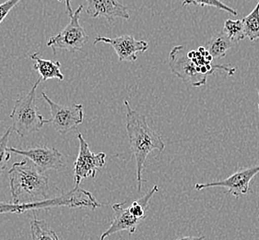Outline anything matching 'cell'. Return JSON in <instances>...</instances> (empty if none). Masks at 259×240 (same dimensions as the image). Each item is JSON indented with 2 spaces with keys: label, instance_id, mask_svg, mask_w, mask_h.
I'll return each mask as SVG.
<instances>
[{
  "label": "cell",
  "instance_id": "cell-21",
  "mask_svg": "<svg viewBox=\"0 0 259 240\" xmlns=\"http://www.w3.org/2000/svg\"><path fill=\"white\" fill-rule=\"evenodd\" d=\"M21 1V0H7L4 3L0 4V24L5 20L10 11Z\"/></svg>",
  "mask_w": 259,
  "mask_h": 240
},
{
  "label": "cell",
  "instance_id": "cell-24",
  "mask_svg": "<svg viewBox=\"0 0 259 240\" xmlns=\"http://www.w3.org/2000/svg\"><path fill=\"white\" fill-rule=\"evenodd\" d=\"M257 107H258V112H259V104H258V105H257Z\"/></svg>",
  "mask_w": 259,
  "mask_h": 240
},
{
  "label": "cell",
  "instance_id": "cell-14",
  "mask_svg": "<svg viewBox=\"0 0 259 240\" xmlns=\"http://www.w3.org/2000/svg\"><path fill=\"white\" fill-rule=\"evenodd\" d=\"M30 58L34 63L33 68L40 74L41 82H47L50 78H57L60 82L64 81L60 67L61 64L59 61H51L49 59H45L41 57L39 52L33 53L30 55Z\"/></svg>",
  "mask_w": 259,
  "mask_h": 240
},
{
  "label": "cell",
  "instance_id": "cell-4",
  "mask_svg": "<svg viewBox=\"0 0 259 240\" xmlns=\"http://www.w3.org/2000/svg\"><path fill=\"white\" fill-rule=\"evenodd\" d=\"M158 191L159 187L154 185L149 192L139 199L134 201L128 207H124L126 202L114 204L112 206L114 211V219L108 229L102 234L100 240H105L110 235L121 231H127L130 235L134 234L138 225L145 220L150 199Z\"/></svg>",
  "mask_w": 259,
  "mask_h": 240
},
{
  "label": "cell",
  "instance_id": "cell-27",
  "mask_svg": "<svg viewBox=\"0 0 259 240\" xmlns=\"http://www.w3.org/2000/svg\"><path fill=\"white\" fill-rule=\"evenodd\" d=\"M258 218H259V214H258Z\"/></svg>",
  "mask_w": 259,
  "mask_h": 240
},
{
  "label": "cell",
  "instance_id": "cell-15",
  "mask_svg": "<svg viewBox=\"0 0 259 240\" xmlns=\"http://www.w3.org/2000/svg\"><path fill=\"white\" fill-rule=\"evenodd\" d=\"M235 45L236 44H234L222 30L207 43L206 50L212 57L213 59L223 58L226 56L229 50Z\"/></svg>",
  "mask_w": 259,
  "mask_h": 240
},
{
  "label": "cell",
  "instance_id": "cell-18",
  "mask_svg": "<svg viewBox=\"0 0 259 240\" xmlns=\"http://www.w3.org/2000/svg\"><path fill=\"white\" fill-rule=\"evenodd\" d=\"M223 31L234 44H237L245 38L244 27L241 20H227L224 23Z\"/></svg>",
  "mask_w": 259,
  "mask_h": 240
},
{
  "label": "cell",
  "instance_id": "cell-3",
  "mask_svg": "<svg viewBox=\"0 0 259 240\" xmlns=\"http://www.w3.org/2000/svg\"><path fill=\"white\" fill-rule=\"evenodd\" d=\"M62 206H66L68 208L95 210L101 206V204L90 191L78 187L73 188L72 190L68 192L61 194L60 196L45 198L38 202L17 204L0 202V214H21L30 211L50 209Z\"/></svg>",
  "mask_w": 259,
  "mask_h": 240
},
{
  "label": "cell",
  "instance_id": "cell-2",
  "mask_svg": "<svg viewBox=\"0 0 259 240\" xmlns=\"http://www.w3.org/2000/svg\"><path fill=\"white\" fill-rule=\"evenodd\" d=\"M10 188L13 204L21 198H48L49 178L44 175L30 160L23 159L12 165L10 171Z\"/></svg>",
  "mask_w": 259,
  "mask_h": 240
},
{
  "label": "cell",
  "instance_id": "cell-25",
  "mask_svg": "<svg viewBox=\"0 0 259 240\" xmlns=\"http://www.w3.org/2000/svg\"><path fill=\"white\" fill-rule=\"evenodd\" d=\"M256 1H257V2H258L259 0H256Z\"/></svg>",
  "mask_w": 259,
  "mask_h": 240
},
{
  "label": "cell",
  "instance_id": "cell-23",
  "mask_svg": "<svg viewBox=\"0 0 259 240\" xmlns=\"http://www.w3.org/2000/svg\"><path fill=\"white\" fill-rule=\"evenodd\" d=\"M57 1L62 2L63 0H57ZM65 2H66V8H67L68 13H69V17H70V16H72L73 13H74L72 11V9H71V0H65Z\"/></svg>",
  "mask_w": 259,
  "mask_h": 240
},
{
  "label": "cell",
  "instance_id": "cell-13",
  "mask_svg": "<svg viewBox=\"0 0 259 240\" xmlns=\"http://www.w3.org/2000/svg\"><path fill=\"white\" fill-rule=\"evenodd\" d=\"M86 12L91 18H105L109 22L120 18L128 20L130 12L125 6L121 4L118 0H87Z\"/></svg>",
  "mask_w": 259,
  "mask_h": 240
},
{
  "label": "cell",
  "instance_id": "cell-26",
  "mask_svg": "<svg viewBox=\"0 0 259 240\" xmlns=\"http://www.w3.org/2000/svg\"><path fill=\"white\" fill-rule=\"evenodd\" d=\"M258 95H259V90H258Z\"/></svg>",
  "mask_w": 259,
  "mask_h": 240
},
{
  "label": "cell",
  "instance_id": "cell-12",
  "mask_svg": "<svg viewBox=\"0 0 259 240\" xmlns=\"http://www.w3.org/2000/svg\"><path fill=\"white\" fill-rule=\"evenodd\" d=\"M98 43L110 45L118 56L119 61L126 62H135L139 53H145L149 49L148 43L143 40L138 41L133 35H122L115 38L98 35L94 40V45Z\"/></svg>",
  "mask_w": 259,
  "mask_h": 240
},
{
  "label": "cell",
  "instance_id": "cell-6",
  "mask_svg": "<svg viewBox=\"0 0 259 240\" xmlns=\"http://www.w3.org/2000/svg\"><path fill=\"white\" fill-rule=\"evenodd\" d=\"M82 10L83 5L79 6L73 15L70 16V21L68 25L58 34L47 40V47L52 48L54 55L59 50L72 53L80 51L89 42V35L79 22Z\"/></svg>",
  "mask_w": 259,
  "mask_h": 240
},
{
  "label": "cell",
  "instance_id": "cell-11",
  "mask_svg": "<svg viewBox=\"0 0 259 240\" xmlns=\"http://www.w3.org/2000/svg\"><path fill=\"white\" fill-rule=\"evenodd\" d=\"M8 151L26 157L41 172H46L47 170L53 169L57 170L64 165L62 154L53 147H35L27 150H21L15 147H9Z\"/></svg>",
  "mask_w": 259,
  "mask_h": 240
},
{
  "label": "cell",
  "instance_id": "cell-22",
  "mask_svg": "<svg viewBox=\"0 0 259 240\" xmlns=\"http://www.w3.org/2000/svg\"><path fill=\"white\" fill-rule=\"evenodd\" d=\"M205 236L200 235V236H182L177 238V240H204Z\"/></svg>",
  "mask_w": 259,
  "mask_h": 240
},
{
  "label": "cell",
  "instance_id": "cell-16",
  "mask_svg": "<svg viewBox=\"0 0 259 240\" xmlns=\"http://www.w3.org/2000/svg\"><path fill=\"white\" fill-rule=\"evenodd\" d=\"M31 240H59L57 233L45 220L33 218L31 222Z\"/></svg>",
  "mask_w": 259,
  "mask_h": 240
},
{
  "label": "cell",
  "instance_id": "cell-20",
  "mask_svg": "<svg viewBox=\"0 0 259 240\" xmlns=\"http://www.w3.org/2000/svg\"><path fill=\"white\" fill-rule=\"evenodd\" d=\"M12 129L10 127L7 131L0 137V176L4 171L8 165V162L11 160V152L8 151V143L11 137Z\"/></svg>",
  "mask_w": 259,
  "mask_h": 240
},
{
  "label": "cell",
  "instance_id": "cell-9",
  "mask_svg": "<svg viewBox=\"0 0 259 240\" xmlns=\"http://www.w3.org/2000/svg\"><path fill=\"white\" fill-rule=\"evenodd\" d=\"M79 150L76 161L74 163V180L75 188H78L83 179L95 178L96 172L105 165L106 154L104 152L94 153L90 150L88 142L85 141L81 133H78Z\"/></svg>",
  "mask_w": 259,
  "mask_h": 240
},
{
  "label": "cell",
  "instance_id": "cell-19",
  "mask_svg": "<svg viewBox=\"0 0 259 240\" xmlns=\"http://www.w3.org/2000/svg\"><path fill=\"white\" fill-rule=\"evenodd\" d=\"M188 5L200 6V7H212L219 10L229 12L233 16L238 15V12L230 8L229 6L225 5L221 0H183L182 6L186 7Z\"/></svg>",
  "mask_w": 259,
  "mask_h": 240
},
{
  "label": "cell",
  "instance_id": "cell-10",
  "mask_svg": "<svg viewBox=\"0 0 259 240\" xmlns=\"http://www.w3.org/2000/svg\"><path fill=\"white\" fill-rule=\"evenodd\" d=\"M259 173V164L254 167L244 168L233 173L229 178L215 182L197 183L195 189L200 191L203 189L212 188H225L229 193L236 198H241L250 191V183Z\"/></svg>",
  "mask_w": 259,
  "mask_h": 240
},
{
  "label": "cell",
  "instance_id": "cell-1",
  "mask_svg": "<svg viewBox=\"0 0 259 240\" xmlns=\"http://www.w3.org/2000/svg\"><path fill=\"white\" fill-rule=\"evenodd\" d=\"M125 107V130L128 136L131 151L135 157L137 169V182L138 191L142 188V173L144 170L146 159L153 151H163L165 143L161 136L150 128L146 115L133 109L130 102L124 100Z\"/></svg>",
  "mask_w": 259,
  "mask_h": 240
},
{
  "label": "cell",
  "instance_id": "cell-7",
  "mask_svg": "<svg viewBox=\"0 0 259 240\" xmlns=\"http://www.w3.org/2000/svg\"><path fill=\"white\" fill-rule=\"evenodd\" d=\"M187 49L184 46L174 47L169 54V66L171 72L186 84L193 87L207 84V76L201 72V68L187 58Z\"/></svg>",
  "mask_w": 259,
  "mask_h": 240
},
{
  "label": "cell",
  "instance_id": "cell-5",
  "mask_svg": "<svg viewBox=\"0 0 259 240\" xmlns=\"http://www.w3.org/2000/svg\"><path fill=\"white\" fill-rule=\"evenodd\" d=\"M41 82L39 78L28 94L16 100L11 113V129L21 137H26L38 132L51 120L47 119L38 112L36 105V90Z\"/></svg>",
  "mask_w": 259,
  "mask_h": 240
},
{
  "label": "cell",
  "instance_id": "cell-8",
  "mask_svg": "<svg viewBox=\"0 0 259 240\" xmlns=\"http://www.w3.org/2000/svg\"><path fill=\"white\" fill-rule=\"evenodd\" d=\"M45 101L51 110L52 127L60 134H67L69 131H76L84 119L83 105L73 104L71 105H61L55 103L46 93H41Z\"/></svg>",
  "mask_w": 259,
  "mask_h": 240
},
{
  "label": "cell",
  "instance_id": "cell-17",
  "mask_svg": "<svg viewBox=\"0 0 259 240\" xmlns=\"http://www.w3.org/2000/svg\"><path fill=\"white\" fill-rule=\"evenodd\" d=\"M244 27V35L250 41L259 39V1L253 11L241 20Z\"/></svg>",
  "mask_w": 259,
  "mask_h": 240
}]
</instances>
